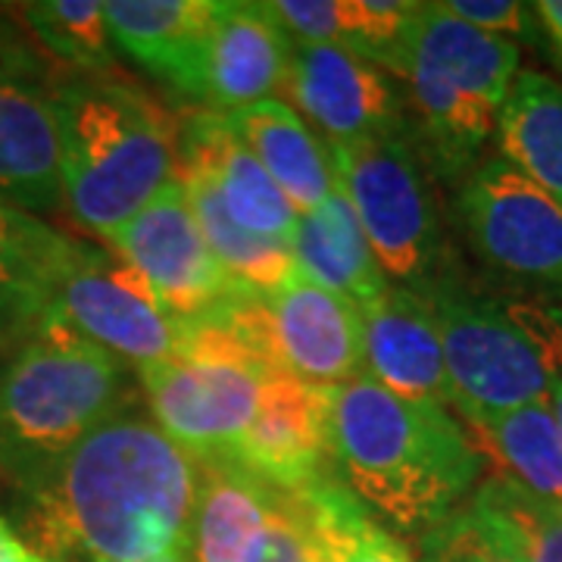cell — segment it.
I'll return each mask as SVG.
<instances>
[{
    "instance_id": "8fae6325",
    "label": "cell",
    "mask_w": 562,
    "mask_h": 562,
    "mask_svg": "<svg viewBox=\"0 0 562 562\" xmlns=\"http://www.w3.org/2000/svg\"><path fill=\"white\" fill-rule=\"evenodd\" d=\"M103 241L138 269L162 310L181 322L210 319L247 291L225 272L203 238L179 176Z\"/></svg>"
},
{
    "instance_id": "d4e9b609",
    "label": "cell",
    "mask_w": 562,
    "mask_h": 562,
    "mask_svg": "<svg viewBox=\"0 0 562 562\" xmlns=\"http://www.w3.org/2000/svg\"><path fill=\"white\" fill-rule=\"evenodd\" d=\"M501 157L562 206V85L543 72H519L497 116Z\"/></svg>"
},
{
    "instance_id": "e575fe53",
    "label": "cell",
    "mask_w": 562,
    "mask_h": 562,
    "mask_svg": "<svg viewBox=\"0 0 562 562\" xmlns=\"http://www.w3.org/2000/svg\"><path fill=\"white\" fill-rule=\"evenodd\" d=\"M535 16L547 29V35L562 50V0H541L535 3Z\"/></svg>"
},
{
    "instance_id": "52a82bcc",
    "label": "cell",
    "mask_w": 562,
    "mask_h": 562,
    "mask_svg": "<svg viewBox=\"0 0 562 562\" xmlns=\"http://www.w3.org/2000/svg\"><path fill=\"white\" fill-rule=\"evenodd\" d=\"M262 362L222 322H191L179 353L138 369L150 419L198 462L225 460L260 406Z\"/></svg>"
},
{
    "instance_id": "9c48e42d",
    "label": "cell",
    "mask_w": 562,
    "mask_h": 562,
    "mask_svg": "<svg viewBox=\"0 0 562 562\" xmlns=\"http://www.w3.org/2000/svg\"><path fill=\"white\" fill-rule=\"evenodd\" d=\"M210 319L235 331L262 362L316 387L366 375L360 306L303 272L272 294L241 291Z\"/></svg>"
},
{
    "instance_id": "5bb4252c",
    "label": "cell",
    "mask_w": 562,
    "mask_h": 562,
    "mask_svg": "<svg viewBox=\"0 0 562 562\" xmlns=\"http://www.w3.org/2000/svg\"><path fill=\"white\" fill-rule=\"evenodd\" d=\"M284 91L331 144L401 135L403 98L379 66L331 44L294 41Z\"/></svg>"
},
{
    "instance_id": "4fadbf2b",
    "label": "cell",
    "mask_w": 562,
    "mask_h": 562,
    "mask_svg": "<svg viewBox=\"0 0 562 562\" xmlns=\"http://www.w3.org/2000/svg\"><path fill=\"white\" fill-rule=\"evenodd\" d=\"M225 460L279 491H303L328 479L331 447L325 387L269 366L260 406Z\"/></svg>"
},
{
    "instance_id": "3957f363",
    "label": "cell",
    "mask_w": 562,
    "mask_h": 562,
    "mask_svg": "<svg viewBox=\"0 0 562 562\" xmlns=\"http://www.w3.org/2000/svg\"><path fill=\"white\" fill-rule=\"evenodd\" d=\"M60 147L63 206L81 232L110 238L179 176V128L135 81L60 72L47 81Z\"/></svg>"
},
{
    "instance_id": "f546056e",
    "label": "cell",
    "mask_w": 562,
    "mask_h": 562,
    "mask_svg": "<svg viewBox=\"0 0 562 562\" xmlns=\"http://www.w3.org/2000/svg\"><path fill=\"white\" fill-rule=\"evenodd\" d=\"M425 562H528L513 528L482 497L435 525L425 538Z\"/></svg>"
},
{
    "instance_id": "e0dca14e",
    "label": "cell",
    "mask_w": 562,
    "mask_h": 562,
    "mask_svg": "<svg viewBox=\"0 0 562 562\" xmlns=\"http://www.w3.org/2000/svg\"><path fill=\"white\" fill-rule=\"evenodd\" d=\"M362 369L372 382L406 401L453 406L438 316L428 297L387 284L382 297L360 303Z\"/></svg>"
},
{
    "instance_id": "44dd1931",
    "label": "cell",
    "mask_w": 562,
    "mask_h": 562,
    "mask_svg": "<svg viewBox=\"0 0 562 562\" xmlns=\"http://www.w3.org/2000/svg\"><path fill=\"white\" fill-rule=\"evenodd\" d=\"M276 487L232 460L201 462L188 562H266Z\"/></svg>"
},
{
    "instance_id": "ac0fdd59",
    "label": "cell",
    "mask_w": 562,
    "mask_h": 562,
    "mask_svg": "<svg viewBox=\"0 0 562 562\" xmlns=\"http://www.w3.org/2000/svg\"><path fill=\"white\" fill-rule=\"evenodd\" d=\"M179 166L201 172L216 188L228 216L241 228L291 244L297 232V210L269 179L222 113L203 110L179 128Z\"/></svg>"
},
{
    "instance_id": "6da1fadb",
    "label": "cell",
    "mask_w": 562,
    "mask_h": 562,
    "mask_svg": "<svg viewBox=\"0 0 562 562\" xmlns=\"http://www.w3.org/2000/svg\"><path fill=\"white\" fill-rule=\"evenodd\" d=\"M198 491L201 462L132 401L25 491V525L54 557L144 562L188 553Z\"/></svg>"
},
{
    "instance_id": "d590c367",
    "label": "cell",
    "mask_w": 562,
    "mask_h": 562,
    "mask_svg": "<svg viewBox=\"0 0 562 562\" xmlns=\"http://www.w3.org/2000/svg\"><path fill=\"white\" fill-rule=\"evenodd\" d=\"M550 409H553V416H557V422H560L562 428V375L560 382H557V387H553V394H550Z\"/></svg>"
},
{
    "instance_id": "30bf717a",
    "label": "cell",
    "mask_w": 562,
    "mask_h": 562,
    "mask_svg": "<svg viewBox=\"0 0 562 562\" xmlns=\"http://www.w3.org/2000/svg\"><path fill=\"white\" fill-rule=\"evenodd\" d=\"M469 244L491 269L562 301V206L503 157L469 172L460 191Z\"/></svg>"
},
{
    "instance_id": "d6986e66",
    "label": "cell",
    "mask_w": 562,
    "mask_h": 562,
    "mask_svg": "<svg viewBox=\"0 0 562 562\" xmlns=\"http://www.w3.org/2000/svg\"><path fill=\"white\" fill-rule=\"evenodd\" d=\"M79 241L0 194V347L20 344L57 301Z\"/></svg>"
},
{
    "instance_id": "f1b7e54d",
    "label": "cell",
    "mask_w": 562,
    "mask_h": 562,
    "mask_svg": "<svg viewBox=\"0 0 562 562\" xmlns=\"http://www.w3.org/2000/svg\"><path fill=\"white\" fill-rule=\"evenodd\" d=\"M20 20L29 38L66 72L113 69V38L98 0H38L22 3Z\"/></svg>"
},
{
    "instance_id": "d6a6232c",
    "label": "cell",
    "mask_w": 562,
    "mask_h": 562,
    "mask_svg": "<svg viewBox=\"0 0 562 562\" xmlns=\"http://www.w3.org/2000/svg\"><path fill=\"white\" fill-rule=\"evenodd\" d=\"M266 562H316V550L310 541L301 501H297V494L279 491V487H276V501H272Z\"/></svg>"
},
{
    "instance_id": "1f68e13d",
    "label": "cell",
    "mask_w": 562,
    "mask_h": 562,
    "mask_svg": "<svg viewBox=\"0 0 562 562\" xmlns=\"http://www.w3.org/2000/svg\"><path fill=\"white\" fill-rule=\"evenodd\" d=\"M457 20L494 38H531L535 32V3L516 0H447L443 3Z\"/></svg>"
},
{
    "instance_id": "277c9868",
    "label": "cell",
    "mask_w": 562,
    "mask_h": 562,
    "mask_svg": "<svg viewBox=\"0 0 562 562\" xmlns=\"http://www.w3.org/2000/svg\"><path fill=\"white\" fill-rule=\"evenodd\" d=\"M132 401L128 366L47 313L0 366V469L25 494Z\"/></svg>"
},
{
    "instance_id": "836d02e7",
    "label": "cell",
    "mask_w": 562,
    "mask_h": 562,
    "mask_svg": "<svg viewBox=\"0 0 562 562\" xmlns=\"http://www.w3.org/2000/svg\"><path fill=\"white\" fill-rule=\"evenodd\" d=\"M0 562H54L50 557H44L38 547L25 543L10 528V522L0 519Z\"/></svg>"
},
{
    "instance_id": "8992f818",
    "label": "cell",
    "mask_w": 562,
    "mask_h": 562,
    "mask_svg": "<svg viewBox=\"0 0 562 562\" xmlns=\"http://www.w3.org/2000/svg\"><path fill=\"white\" fill-rule=\"evenodd\" d=\"M519 47L457 20L443 3H419L406 32L403 76L431 166L460 176L497 128Z\"/></svg>"
},
{
    "instance_id": "ffe728a7",
    "label": "cell",
    "mask_w": 562,
    "mask_h": 562,
    "mask_svg": "<svg viewBox=\"0 0 562 562\" xmlns=\"http://www.w3.org/2000/svg\"><path fill=\"white\" fill-rule=\"evenodd\" d=\"M213 7L216 0H106L103 16L113 44L176 91L201 101L203 44Z\"/></svg>"
},
{
    "instance_id": "5b68a950",
    "label": "cell",
    "mask_w": 562,
    "mask_h": 562,
    "mask_svg": "<svg viewBox=\"0 0 562 562\" xmlns=\"http://www.w3.org/2000/svg\"><path fill=\"white\" fill-rule=\"evenodd\" d=\"M441 328L453 409L465 422L550 403L562 375V306L491 297L457 284L428 294Z\"/></svg>"
},
{
    "instance_id": "8d00e7d4",
    "label": "cell",
    "mask_w": 562,
    "mask_h": 562,
    "mask_svg": "<svg viewBox=\"0 0 562 562\" xmlns=\"http://www.w3.org/2000/svg\"><path fill=\"white\" fill-rule=\"evenodd\" d=\"M144 562H188V553H166V557H154V560Z\"/></svg>"
},
{
    "instance_id": "7a4b0ae2",
    "label": "cell",
    "mask_w": 562,
    "mask_h": 562,
    "mask_svg": "<svg viewBox=\"0 0 562 562\" xmlns=\"http://www.w3.org/2000/svg\"><path fill=\"white\" fill-rule=\"evenodd\" d=\"M338 482L372 519L431 531L482 479L484 457L447 406L406 401L369 375L325 387Z\"/></svg>"
},
{
    "instance_id": "603a6c76",
    "label": "cell",
    "mask_w": 562,
    "mask_h": 562,
    "mask_svg": "<svg viewBox=\"0 0 562 562\" xmlns=\"http://www.w3.org/2000/svg\"><path fill=\"white\" fill-rule=\"evenodd\" d=\"M419 3L409 0H279L272 3L291 38L331 44L403 76L406 32Z\"/></svg>"
},
{
    "instance_id": "74e56055",
    "label": "cell",
    "mask_w": 562,
    "mask_h": 562,
    "mask_svg": "<svg viewBox=\"0 0 562 562\" xmlns=\"http://www.w3.org/2000/svg\"><path fill=\"white\" fill-rule=\"evenodd\" d=\"M316 562H319V560H316Z\"/></svg>"
},
{
    "instance_id": "9a60e30c",
    "label": "cell",
    "mask_w": 562,
    "mask_h": 562,
    "mask_svg": "<svg viewBox=\"0 0 562 562\" xmlns=\"http://www.w3.org/2000/svg\"><path fill=\"white\" fill-rule=\"evenodd\" d=\"M294 38L272 3L216 0L206 29L201 101L213 113H235L284 91Z\"/></svg>"
},
{
    "instance_id": "7402d4cb",
    "label": "cell",
    "mask_w": 562,
    "mask_h": 562,
    "mask_svg": "<svg viewBox=\"0 0 562 562\" xmlns=\"http://www.w3.org/2000/svg\"><path fill=\"white\" fill-rule=\"evenodd\" d=\"M222 116L269 172V179L279 184L297 216L313 213L322 201L335 194L338 184L331 157L291 103L269 98Z\"/></svg>"
},
{
    "instance_id": "ba28073f",
    "label": "cell",
    "mask_w": 562,
    "mask_h": 562,
    "mask_svg": "<svg viewBox=\"0 0 562 562\" xmlns=\"http://www.w3.org/2000/svg\"><path fill=\"white\" fill-rule=\"evenodd\" d=\"M328 157L384 279L422 297L447 284L438 201L413 144L401 135L344 140Z\"/></svg>"
},
{
    "instance_id": "2e32d148",
    "label": "cell",
    "mask_w": 562,
    "mask_h": 562,
    "mask_svg": "<svg viewBox=\"0 0 562 562\" xmlns=\"http://www.w3.org/2000/svg\"><path fill=\"white\" fill-rule=\"evenodd\" d=\"M0 194L47 216L63 206L60 147L47 85L32 81L22 50L0 35Z\"/></svg>"
},
{
    "instance_id": "cb8c5ba5",
    "label": "cell",
    "mask_w": 562,
    "mask_h": 562,
    "mask_svg": "<svg viewBox=\"0 0 562 562\" xmlns=\"http://www.w3.org/2000/svg\"><path fill=\"white\" fill-rule=\"evenodd\" d=\"M291 247L306 279L350 297L357 306L387 291V279L372 254V244L338 188L313 213H303L297 220Z\"/></svg>"
},
{
    "instance_id": "484cf974",
    "label": "cell",
    "mask_w": 562,
    "mask_h": 562,
    "mask_svg": "<svg viewBox=\"0 0 562 562\" xmlns=\"http://www.w3.org/2000/svg\"><path fill=\"white\" fill-rule=\"evenodd\" d=\"M179 179L188 191L194 216L201 222L203 238L213 247L216 260L225 266V272L241 288L257 291V294H272L301 276L291 244L272 241V238H262L241 228L228 216L216 188L203 179L201 172L179 166Z\"/></svg>"
},
{
    "instance_id": "4dcf8cb0",
    "label": "cell",
    "mask_w": 562,
    "mask_h": 562,
    "mask_svg": "<svg viewBox=\"0 0 562 562\" xmlns=\"http://www.w3.org/2000/svg\"><path fill=\"white\" fill-rule=\"evenodd\" d=\"M513 528L528 562H562V503L531 494L509 475L494 472L475 491Z\"/></svg>"
},
{
    "instance_id": "4316f807",
    "label": "cell",
    "mask_w": 562,
    "mask_h": 562,
    "mask_svg": "<svg viewBox=\"0 0 562 562\" xmlns=\"http://www.w3.org/2000/svg\"><path fill=\"white\" fill-rule=\"evenodd\" d=\"M469 428L484 460L494 457L503 475L538 497L562 503V428L550 403L469 422Z\"/></svg>"
},
{
    "instance_id": "83f0119b",
    "label": "cell",
    "mask_w": 562,
    "mask_h": 562,
    "mask_svg": "<svg viewBox=\"0 0 562 562\" xmlns=\"http://www.w3.org/2000/svg\"><path fill=\"white\" fill-rule=\"evenodd\" d=\"M297 494L319 562H416L406 543L366 513L338 479H322Z\"/></svg>"
},
{
    "instance_id": "7c38bea8",
    "label": "cell",
    "mask_w": 562,
    "mask_h": 562,
    "mask_svg": "<svg viewBox=\"0 0 562 562\" xmlns=\"http://www.w3.org/2000/svg\"><path fill=\"white\" fill-rule=\"evenodd\" d=\"M50 313L135 369L179 353L191 328V322L176 319L162 310L135 266L113 250L85 241L76 247Z\"/></svg>"
}]
</instances>
